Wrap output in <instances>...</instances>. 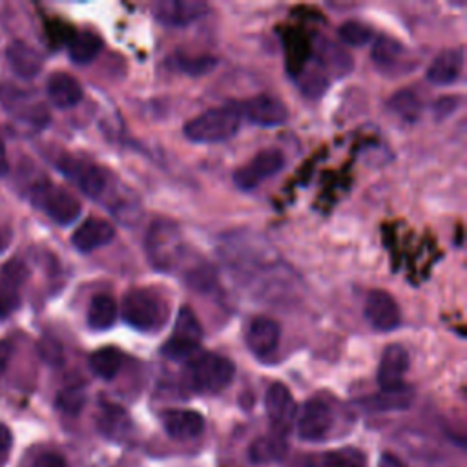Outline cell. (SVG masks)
I'll return each instance as SVG.
<instances>
[{"mask_svg": "<svg viewBox=\"0 0 467 467\" xmlns=\"http://www.w3.org/2000/svg\"><path fill=\"white\" fill-rule=\"evenodd\" d=\"M97 427L111 441H122L131 431V420L126 410L113 403H104L97 416Z\"/></svg>", "mask_w": 467, "mask_h": 467, "instance_id": "obj_20", "label": "cell"}, {"mask_svg": "<svg viewBox=\"0 0 467 467\" xmlns=\"http://www.w3.org/2000/svg\"><path fill=\"white\" fill-rule=\"evenodd\" d=\"M11 358V345L7 341H0V374L5 370Z\"/></svg>", "mask_w": 467, "mask_h": 467, "instance_id": "obj_38", "label": "cell"}, {"mask_svg": "<svg viewBox=\"0 0 467 467\" xmlns=\"http://www.w3.org/2000/svg\"><path fill=\"white\" fill-rule=\"evenodd\" d=\"M11 443H13L11 431L4 423H0V454H5L11 449Z\"/></svg>", "mask_w": 467, "mask_h": 467, "instance_id": "obj_36", "label": "cell"}, {"mask_svg": "<svg viewBox=\"0 0 467 467\" xmlns=\"http://www.w3.org/2000/svg\"><path fill=\"white\" fill-rule=\"evenodd\" d=\"M5 55L11 69L22 78H33L42 69L40 53L22 40H15L13 44H9Z\"/></svg>", "mask_w": 467, "mask_h": 467, "instance_id": "obj_21", "label": "cell"}, {"mask_svg": "<svg viewBox=\"0 0 467 467\" xmlns=\"http://www.w3.org/2000/svg\"><path fill=\"white\" fill-rule=\"evenodd\" d=\"M241 104L228 102L210 108L184 124V137L197 144H215L234 137L241 126Z\"/></svg>", "mask_w": 467, "mask_h": 467, "instance_id": "obj_1", "label": "cell"}, {"mask_svg": "<svg viewBox=\"0 0 467 467\" xmlns=\"http://www.w3.org/2000/svg\"><path fill=\"white\" fill-rule=\"evenodd\" d=\"M119 306L109 294H97L88 306V325L93 330H106L117 321Z\"/></svg>", "mask_w": 467, "mask_h": 467, "instance_id": "obj_22", "label": "cell"}, {"mask_svg": "<svg viewBox=\"0 0 467 467\" xmlns=\"http://www.w3.org/2000/svg\"><path fill=\"white\" fill-rule=\"evenodd\" d=\"M58 168L78 186L80 192L91 199H102L109 188L108 173L95 162L66 155L58 161Z\"/></svg>", "mask_w": 467, "mask_h": 467, "instance_id": "obj_8", "label": "cell"}, {"mask_svg": "<svg viewBox=\"0 0 467 467\" xmlns=\"http://www.w3.org/2000/svg\"><path fill=\"white\" fill-rule=\"evenodd\" d=\"M460 100H462V97H441V99H438L436 104H434V115L440 117V119L449 117L451 113L456 111V108L460 106Z\"/></svg>", "mask_w": 467, "mask_h": 467, "instance_id": "obj_34", "label": "cell"}, {"mask_svg": "<svg viewBox=\"0 0 467 467\" xmlns=\"http://www.w3.org/2000/svg\"><path fill=\"white\" fill-rule=\"evenodd\" d=\"M306 57H308V47L305 38L299 35H292V40H288L286 44V62H288V69L292 71L290 75L301 73Z\"/></svg>", "mask_w": 467, "mask_h": 467, "instance_id": "obj_30", "label": "cell"}, {"mask_svg": "<svg viewBox=\"0 0 467 467\" xmlns=\"http://www.w3.org/2000/svg\"><path fill=\"white\" fill-rule=\"evenodd\" d=\"M323 467H363L361 456L356 451H337L325 456Z\"/></svg>", "mask_w": 467, "mask_h": 467, "instance_id": "obj_32", "label": "cell"}, {"mask_svg": "<svg viewBox=\"0 0 467 467\" xmlns=\"http://www.w3.org/2000/svg\"><path fill=\"white\" fill-rule=\"evenodd\" d=\"M403 57H405L403 44L389 35H381L372 47V60L383 71H394L398 64L403 60Z\"/></svg>", "mask_w": 467, "mask_h": 467, "instance_id": "obj_23", "label": "cell"}, {"mask_svg": "<svg viewBox=\"0 0 467 467\" xmlns=\"http://www.w3.org/2000/svg\"><path fill=\"white\" fill-rule=\"evenodd\" d=\"M0 250H2V241H0Z\"/></svg>", "mask_w": 467, "mask_h": 467, "instance_id": "obj_40", "label": "cell"}, {"mask_svg": "<svg viewBox=\"0 0 467 467\" xmlns=\"http://www.w3.org/2000/svg\"><path fill=\"white\" fill-rule=\"evenodd\" d=\"M161 421L166 434L179 441L193 440L201 436L204 431V418L197 410H190V409L164 410L161 416Z\"/></svg>", "mask_w": 467, "mask_h": 467, "instance_id": "obj_16", "label": "cell"}, {"mask_svg": "<svg viewBox=\"0 0 467 467\" xmlns=\"http://www.w3.org/2000/svg\"><path fill=\"white\" fill-rule=\"evenodd\" d=\"M234 374L235 365L228 358L213 352H202L190 359L184 379L193 392L217 394L232 383Z\"/></svg>", "mask_w": 467, "mask_h": 467, "instance_id": "obj_3", "label": "cell"}, {"mask_svg": "<svg viewBox=\"0 0 467 467\" xmlns=\"http://www.w3.org/2000/svg\"><path fill=\"white\" fill-rule=\"evenodd\" d=\"M363 314H365V319L368 321V325L381 332H390V330L398 328V325L401 321L398 303L385 290L368 292V296L365 299Z\"/></svg>", "mask_w": 467, "mask_h": 467, "instance_id": "obj_10", "label": "cell"}, {"mask_svg": "<svg viewBox=\"0 0 467 467\" xmlns=\"http://www.w3.org/2000/svg\"><path fill=\"white\" fill-rule=\"evenodd\" d=\"M115 237V228L111 223L99 219V217H89L86 219L73 234L71 243L78 252H93L100 246H106L111 243Z\"/></svg>", "mask_w": 467, "mask_h": 467, "instance_id": "obj_17", "label": "cell"}, {"mask_svg": "<svg viewBox=\"0 0 467 467\" xmlns=\"http://www.w3.org/2000/svg\"><path fill=\"white\" fill-rule=\"evenodd\" d=\"M378 467H407L398 456L390 454V452H383L379 456V462H378Z\"/></svg>", "mask_w": 467, "mask_h": 467, "instance_id": "obj_37", "label": "cell"}, {"mask_svg": "<svg viewBox=\"0 0 467 467\" xmlns=\"http://www.w3.org/2000/svg\"><path fill=\"white\" fill-rule=\"evenodd\" d=\"M206 7L201 0H161L153 4V16L164 26L184 27L201 18Z\"/></svg>", "mask_w": 467, "mask_h": 467, "instance_id": "obj_12", "label": "cell"}, {"mask_svg": "<svg viewBox=\"0 0 467 467\" xmlns=\"http://www.w3.org/2000/svg\"><path fill=\"white\" fill-rule=\"evenodd\" d=\"M9 170V162H7V153H5V146L4 140L0 139V177H4Z\"/></svg>", "mask_w": 467, "mask_h": 467, "instance_id": "obj_39", "label": "cell"}, {"mask_svg": "<svg viewBox=\"0 0 467 467\" xmlns=\"http://www.w3.org/2000/svg\"><path fill=\"white\" fill-rule=\"evenodd\" d=\"M120 310L130 327L146 334L159 332L170 317L166 299L151 288H131L126 292Z\"/></svg>", "mask_w": 467, "mask_h": 467, "instance_id": "obj_2", "label": "cell"}, {"mask_svg": "<svg viewBox=\"0 0 467 467\" xmlns=\"http://www.w3.org/2000/svg\"><path fill=\"white\" fill-rule=\"evenodd\" d=\"M265 407L275 434H285L296 416V403L288 387L283 383H272L265 396Z\"/></svg>", "mask_w": 467, "mask_h": 467, "instance_id": "obj_14", "label": "cell"}, {"mask_svg": "<svg viewBox=\"0 0 467 467\" xmlns=\"http://www.w3.org/2000/svg\"><path fill=\"white\" fill-rule=\"evenodd\" d=\"M409 368V354L403 345H387L378 365V385L383 392H394L403 389V378Z\"/></svg>", "mask_w": 467, "mask_h": 467, "instance_id": "obj_11", "label": "cell"}, {"mask_svg": "<svg viewBox=\"0 0 467 467\" xmlns=\"http://www.w3.org/2000/svg\"><path fill=\"white\" fill-rule=\"evenodd\" d=\"M102 49V38L93 31H80L71 36L67 42L69 58L77 64L91 62Z\"/></svg>", "mask_w": 467, "mask_h": 467, "instance_id": "obj_24", "label": "cell"}, {"mask_svg": "<svg viewBox=\"0 0 467 467\" xmlns=\"http://www.w3.org/2000/svg\"><path fill=\"white\" fill-rule=\"evenodd\" d=\"M18 303L20 299L15 288L9 286L7 283H0V317H5L7 314H11L18 306Z\"/></svg>", "mask_w": 467, "mask_h": 467, "instance_id": "obj_33", "label": "cell"}, {"mask_svg": "<svg viewBox=\"0 0 467 467\" xmlns=\"http://www.w3.org/2000/svg\"><path fill=\"white\" fill-rule=\"evenodd\" d=\"M201 339H202V327L197 316L193 314L192 308L181 306L175 317L173 332L166 339V343L161 347V354L173 361L192 359L199 350Z\"/></svg>", "mask_w": 467, "mask_h": 467, "instance_id": "obj_4", "label": "cell"}, {"mask_svg": "<svg viewBox=\"0 0 467 467\" xmlns=\"http://www.w3.org/2000/svg\"><path fill=\"white\" fill-rule=\"evenodd\" d=\"M279 336L281 330L274 319L266 316H257L250 321L244 334V341L255 358L266 359L275 352L279 345Z\"/></svg>", "mask_w": 467, "mask_h": 467, "instance_id": "obj_13", "label": "cell"}, {"mask_svg": "<svg viewBox=\"0 0 467 467\" xmlns=\"http://www.w3.org/2000/svg\"><path fill=\"white\" fill-rule=\"evenodd\" d=\"M285 166V155L277 148H265L250 162L234 171V182L241 190H254L263 181L277 175Z\"/></svg>", "mask_w": 467, "mask_h": 467, "instance_id": "obj_7", "label": "cell"}, {"mask_svg": "<svg viewBox=\"0 0 467 467\" xmlns=\"http://www.w3.org/2000/svg\"><path fill=\"white\" fill-rule=\"evenodd\" d=\"M283 452H285V441L281 440L279 434L259 438L252 443V449H250V456L257 463L277 460V458H281Z\"/></svg>", "mask_w": 467, "mask_h": 467, "instance_id": "obj_28", "label": "cell"}, {"mask_svg": "<svg viewBox=\"0 0 467 467\" xmlns=\"http://www.w3.org/2000/svg\"><path fill=\"white\" fill-rule=\"evenodd\" d=\"M86 403V394L78 387H67L58 392L57 407L66 414H78Z\"/></svg>", "mask_w": 467, "mask_h": 467, "instance_id": "obj_31", "label": "cell"}, {"mask_svg": "<svg viewBox=\"0 0 467 467\" xmlns=\"http://www.w3.org/2000/svg\"><path fill=\"white\" fill-rule=\"evenodd\" d=\"M389 109L407 122H416L421 115V100L416 93L401 89L389 99Z\"/></svg>", "mask_w": 467, "mask_h": 467, "instance_id": "obj_27", "label": "cell"}, {"mask_svg": "<svg viewBox=\"0 0 467 467\" xmlns=\"http://www.w3.org/2000/svg\"><path fill=\"white\" fill-rule=\"evenodd\" d=\"M47 97L57 108H73L82 99V86L73 75L57 71L47 78Z\"/></svg>", "mask_w": 467, "mask_h": 467, "instance_id": "obj_19", "label": "cell"}, {"mask_svg": "<svg viewBox=\"0 0 467 467\" xmlns=\"http://www.w3.org/2000/svg\"><path fill=\"white\" fill-rule=\"evenodd\" d=\"M170 64L173 69L182 71L192 77H201L210 73L217 66V58L212 55H188V53H175L170 57Z\"/></svg>", "mask_w": 467, "mask_h": 467, "instance_id": "obj_26", "label": "cell"}, {"mask_svg": "<svg viewBox=\"0 0 467 467\" xmlns=\"http://www.w3.org/2000/svg\"><path fill=\"white\" fill-rule=\"evenodd\" d=\"M337 33H339V38L343 44L354 46V47L365 46L372 38V29L359 20H347L345 24L339 26Z\"/></svg>", "mask_w": 467, "mask_h": 467, "instance_id": "obj_29", "label": "cell"}, {"mask_svg": "<svg viewBox=\"0 0 467 467\" xmlns=\"http://www.w3.org/2000/svg\"><path fill=\"white\" fill-rule=\"evenodd\" d=\"M332 425V407L321 398H312L303 405L297 416V436L305 441H319L330 432Z\"/></svg>", "mask_w": 467, "mask_h": 467, "instance_id": "obj_9", "label": "cell"}, {"mask_svg": "<svg viewBox=\"0 0 467 467\" xmlns=\"http://www.w3.org/2000/svg\"><path fill=\"white\" fill-rule=\"evenodd\" d=\"M146 254L150 261L161 270H170L175 266L182 254V243L177 226L168 221L155 223L146 235Z\"/></svg>", "mask_w": 467, "mask_h": 467, "instance_id": "obj_5", "label": "cell"}, {"mask_svg": "<svg viewBox=\"0 0 467 467\" xmlns=\"http://www.w3.org/2000/svg\"><path fill=\"white\" fill-rule=\"evenodd\" d=\"M241 113L257 126H279L288 119L286 106L270 95H255L241 104Z\"/></svg>", "mask_w": 467, "mask_h": 467, "instance_id": "obj_15", "label": "cell"}, {"mask_svg": "<svg viewBox=\"0 0 467 467\" xmlns=\"http://www.w3.org/2000/svg\"><path fill=\"white\" fill-rule=\"evenodd\" d=\"M462 69H463V49L462 47L443 49L431 62L427 69V78L436 86H449L462 77Z\"/></svg>", "mask_w": 467, "mask_h": 467, "instance_id": "obj_18", "label": "cell"}, {"mask_svg": "<svg viewBox=\"0 0 467 467\" xmlns=\"http://www.w3.org/2000/svg\"><path fill=\"white\" fill-rule=\"evenodd\" d=\"M122 367V354L115 347H102L91 352L89 368L102 379H113Z\"/></svg>", "mask_w": 467, "mask_h": 467, "instance_id": "obj_25", "label": "cell"}, {"mask_svg": "<svg viewBox=\"0 0 467 467\" xmlns=\"http://www.w3.org/2000/svg\"><path fill=\"white\" fill-rule=\"evenodd\" d=\"M33 467H69L67 462L57 452H44L35 460Z\"/></svg>", "mask_w": 467, "mask_h": 467, "instance_id": "obj_35", "label": "cell"}, {"mask_svg": "<svg viewBox=\"0 0 467 467\" xmlns=\"http://www.w3.org/2000/svg\"><path fill=\"white\" fill-rule=\"evenodd\" d=\"M33 201L58 224H71L82 212L75 195L53 182L36 184L33 188Z\"/></svg>", "mask_w": 467, "mask_h": 467, "instance_id": "obj_6", "label": "cell"}]
</instances>
